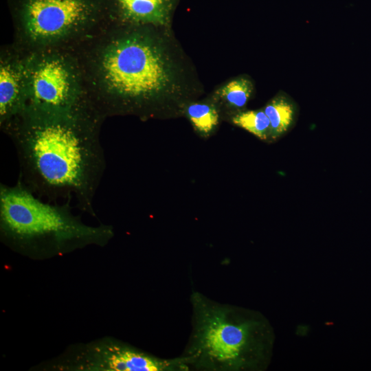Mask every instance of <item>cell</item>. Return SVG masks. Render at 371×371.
<instances>
[{"instance_id":"obj_13","label":"cell","mask_w":371,"mask_h":371,"mask_svg":"<svg viewBox=\"0 0 371 371\" xmlns=\"http://www.w3.org/2000/svg\"><path fill=\"white\" fill-rule=\"evenodd\" d=\"M232 122L260 140L271 142L270 122L263 109L243 110L234 113Z\"/></svg>"},{"instance_id":"obj_7","label":"cell","mask_w":371,"mask_h":371,"mask_svg":"<svg viewBox=\"0 0 371 371\" xmlns=\"http://www.w3.org/2000/svg\"><path fill=\"white\" fill-rule=\"evenodd\" d=\"M76 368L102 371H190L181 357L164 359L118 341H108L87 350Z\"/></svg>"},{"instance_id":"obj_8","label":"cell","mask_w":371,"mask_h":371,"mask_svg":"<svg viewBox=\"0 0 371 371\" xmlns=\"http://www.w3.org/2000/svg\"><path fill=\"white\" fill-rule=\"evenodd\" d=\"M27 52L13 43L0 49V126L1 131L25 109L27 102Z\"/></svg>"},{"instance_id":"obj_12","label":"cell","mask_w":371,"mask_h":371,"mask_svg":"<svg viewBox=\"0 0 371 371\" xmlns=\"http://www.w3.org/2000/svg\"><path fill=\"white\" fill-rule=\"evenodd\" d=\"M186 113L194 130L201 136L211 135L219 122V113L212 103H191L186 107Z\"/></svg>"},{"instance_id":"obj_5","label":"cell","mask_w":371,"mask_h":371,"mask_svg":"<svg viewBox=\"0 0 371 371\" xmlns=\"http://www.w3.org/2000/svg\"><path fill=\"white\" fill-rule=\"evenodd\" d=\"M12 43L26 52L74 49L109 25L105 0H7Z\"/></svg>"},{"instance_id":"obj_11","label":"cell","mask_w":371,"mask_h":371,"mask_svg":"<svg viewBox=\"0 0 371 371\" xmlns=\"http://www.w3.org/2000/svg\"><path fill=\"white\" fill-rule=\"evenodd\" d=\"M254 90L252 79L247 75H242L220 87L216 95L234 114L245 109Z\"/></svg>"},{"instance_id":"obj_4","label":"cell","mask_w":371,"mask_h":371,"mask_svg":"<svg viewBox=\"0 0 371 371\" xmlns=\"http://www.w3.org/2000/svg\"><path fill=\"white\" fill-rule=\"evenodd\" d=\"M0 232L12 247L41 255L103 246L114 234L111 226L87 225L72 214L70 205L45 202L19 183H1Z\"/></svg>"},{"instance_id":"obj_2","label":"cell","mask_w":371,"mask_h":371,"mask_svg":"<svg viewBox=\"0 0 371 371\" xmlns=\"http://www.w3.org/2000/svg\"><path fill=\"white\" fill-rule=\"evenodd\" d=\"M88 100L104 119L157 115L179 89L161 30L108 25L73 49Z\"/></svg>"},{"instance_id":"obj_10","label":"cell","mask_w":371,"mask_h":371,"mask_svg":"<svg viewBox=\"0 0 371 371\" xmlns=\"http://www.w3.org/2000/svg\"><path fill=\"white\" fill-rule=\"evenodd\" d=\"M270 122L271 139L276 142L295 126L299 107L287 93L280 90L262 108Z\"/></svg>"},{"instance_id":"obj_9","label":"cell","mask_w":371,"mask_h":371,"mask_svg":"<svg viewBox=\"0 0 371 371\" xmlns=\"http://www.w3.org/2000/svg\"><path fill=\"white\" fill-rule=\"evenodd\" d=\"M109 25L168 29L179 0H105Z\"/></svg>"},{"instance_id":"obj_3","label":"cell","mask_w":371,"mask_h":371,"mask_svg":"<svg viewBox=\"0 0 371 371\" xmlns=\"http://www.w3.org/2000/svg\"><path fill=\"white\" fill-rule=\"evenodd\" d=\"M192 331L181 356L190 370L263 371L271 361L273 328L260 312L216 302L194 291Z\"/></svg>"},{"instance_id":"obj_1","label":"cell","mask_w":371,"mask_h":371,"mask_svg":"<svg viewBox=\"0 0 371 371\" xmlns=\"http://www.w3.org/2000/svg\"><path fill=\"white\" fill-rule=\"evenodd\" d=\"M104 120L89 104L25 108L3 131L16 150L18 183L47 202L73 203L95 216L93 199L106 168L100 140Z\"/></svg>"},{"instance_id":"obj_6","label":"cell","mask_w":371,"mask_h":371,"mask_svg":"<svg viewBox=\"0 0 371 371\" xmlns=\"http://www.w3.org/2000/svg\"><path fill=\"white\" fill-rule=\"evenodd\" d=\"M26 71L27 91L25 108L70 110L91 105L82 68L73 49L27 52Z\"/></svg>"}]
</instances>
